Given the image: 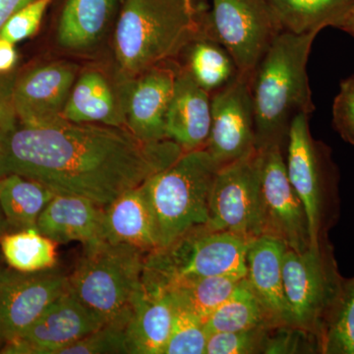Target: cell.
<instances>
[{
  "label": "cell",
  "instance_id": "obj_21",
  "mask_svg": "<svg viewBox=\"0 0 354 354\" xmlns=\"http://www.w3.org/2000/svg\"><path fill=\"white\" fill-rule=\"evenodd\" d=\"M62 118L70 122L127 128L120 87L114 88L100 70L83 71L70 92Z\"/></svg>",
  "mask_w": 354,
  "mask_h": 354
},
{
  "label": "cell",
  "instance_id": "obj_28",
  "mask_svg": "<svg viewBox=\"0 0 354 354\" xmlns=\"http://www.w3.org/2000/svg\"><path fill=\"white\" fill-rule=\"evenodd\" d=\"M57 245L37 227L7 232L0 239V250L7 266L21 272H43L57 267Z\"/></svg>",
  "mask_w": 354,
  "mask_h": 354
},
{
  "label": "cell",
  "instance_id": "obj_1",
  "mask_svg": "<svg viewBox=\"0 0 354 354\" xmlns=\"http://www.w3.org/2000/svg\"><path fill=\"white\" fill-rule=\"evenodd\" d=\"M183 153L171 140L143 142L125 127L64 118L39 125L17 121L4 138L2 176L20 174L104 208Z\"/></svg>",
  "mask_w": 354,
  "mask_h": 354
},
{
  "label": "cell",
  "instance_id": "obj_43",
  "mask_svg": "<svg viewBox=\"0 0 354 354\" xmlns=\"http://www.w3.org/2000/svg\"><path fill=\"white\" fill-rule=\"evenodd\" d=\"M2 346H3V344H2V342H1V341H0V349H1V348H2Z\"/></svg>",
  "mask_w": 354,
  "mask_h": 354
},
{
  "label": "cell",
  "instance_id": "obj_2",
  "mask_svg": "<svg viewBox=\"0 0 354 354\" xmlns=\"http://www.w3.org/2000/svg\"><path fill=\"white\" fill-rule=\"evenodd\" d=\"M318 34L279 32L251 73L256 148H286L293 118L315 111L307 62Z\"/></svg>",
  "mask_w": 354,
  "mask_h": 354
},
{
  "label": "cell",
  "instance_id": "obj_20",
  "mask_svg": "<svg viewBox=\"0 0 354 354\" xmlns=\"http://www.w3.org/2000/svg\"><path fill=\"white\" fill-rule=\"evenodd\" d=\"M176 311L169 292L147 288L141 283L127 326L128 354H162Z\"/></svg>",
  "mask_w": 354,
  "mask_h": 354
},
{
  "label": "cell",
  "instance_id": "obj_36",
  "mask_svg": "<svg viewBox=\"0 0 354 354\" xmlns=\"http://www.w3.org/2000/svg\"><path fill=\"white\" fill-rule=\"evenodd\" d=\"M14 80L6 75H0V118L17 120L12 106V88Z\"/></svg>",
  "mask_w": 354,
  "mask_h": 354
},
{
  "label": "cell",
  "instance_id": "obj_8",
  "mask_svg": "<svg viewBox=\"0 0 354 354\" xmlns=\"http://www.w3.org/2000/svg\"><path fill=\"white\" fill-rule=\"evenodd\" d=\"M283 279L290 327L311 335L318 346L346 279L339 274L327 237L304 252L286 249Z\"/></svg>",
  "mask_w": 354,
  "mask_h": 354
},
{
  "label": "cell",
  "instance_id": "obj_41",
  "mask_svg": "<svg viewBox=\"0 0 354 354\" xmlns=\"http://www.w3.org/2000/svg\"><path fill=\"white\" fill-rule=\"evenodd\" d=\"M9 227L7 225V221L6 220V216L3 215V212H2L1 207H0V239H2L4 234H6L8 232Z\"/></svg>",
  "mask_w": 354,
  "mask_h": 354
},
{
  "label": "cell",
  "instance_id": "obj_23",
  "mask_svg": "<svg viewBox=\"0 0 354 354\" xmlns=\"http://www.w3.org/2000/svg\"><path fill=\"white\" fill-rule=\"evenodd\" d=\"M120 0H66L57 39L60 48L74 53H88L106 38L118 12Z\"/></svg>",
  "mask_w": 354,
  "mask_h": 354
},
{
  "label": "cell",
  "instance_id": "obj_37",
  "mask_svg": "<svg viewBox=\"0 0 354 354\" xmlns=\"http://www.w3.org/2000/svg\"><path fill=\"white\" fill-rule=\"evenodd\" d=\"M18 55L15 44L0 38V75H6L17 64Z\"/></svg>",
  "mask_w": 354,
  "mask_h": 354
},
{
  "label": "cell",
  "instance_id": "obj_5",
  "mask_svg": "<svg viewBox=\"0 0 354 354\" xmlns=\"http://www.w3.org/2000/svg\"><path fill=\"white\" fill-rule=\"evenodd\" d=\"M248 242L239 235L201 225L146 255L142 285L164 290L181 279L246 276Z\"/></svg>",
  "mask_w": 354,
  "mask_h": 354
},
{
  "label": "cell",
  "instance_id": "obj_9",
  "mask_svg": "<svg viewBox=\"0 0 354 354\" xmlns=\"http://www.w3.org/2000/svg\"><path fill=\"white\" fill-rule=\"evenodd\" d=\"M205 31L230 53L239 73L251 74L281 30L263 0H213Z\"/></svg>",
  "mask_w": 354,
  "mask_h": 354
},
{
  "label": "cell",
  "instance_id": "obj_34",
  "mask_svg": "<svg viewBox=\"0 0 354 354\" xmlns=\"http://www.w3.org/2000/svg\"><path fill=\"white\" fill-rule=\"evenodd\" d=\"M51 1L53 0H35L16 11L0 29V38L13 44L31 38L38 32Z\"/></svg>",
  "mask_w": 354,
  "mask_h": 354
},
{
  "label": "cell",
  "instance_id": "obj_13",
  "mask_svg": "<svg viewBox=\"0 0 354 354\" xmlns=\"http://www.w3.org/2000/svg\"><path fill=\"white\" fill-rule=\"evenodd\" d=\"M67 290L68 276L55 268L38 272L0 268L2 344L18 339L53 300Z\"/></svg>",
  "mask_w": 354,
  "mask_h": 354
},
{
  "label": "cell",
  "instance_id": "obj_27",
  "mask_svg": "<svg viewBox=\"0 0 354 354\" xmlns=\"http://www.w3.org/2000/svg\"><path fill=\"white\" fill-rule=\"evenodd\" d=\"M241 279L232 276L181 279L164 290L169 292L178 308L189 312L204 323L232 295Z\"/></svg>",
  "mask_w": 354,
  "mask_h": 354
},
{
  "label": "cell",
  "instance_id": "obj_38",
  "mask_svg": "<svg viewBox=\"0 0 354 354\" xmlns=\"http://www.w3.org/2000/svg\"><path fill=\"white\" fill-rule=\"evenodd\" d=\"M35 0H0V29L11 15Z\"/></svg>",
  "mask_w": 354,
  "mask_h": 354
},
{
  "label": "cell",
  "instance_id": "obj_15",
  "mask_svg": "<svg viewBox=\"0 0 354 354\" xmlns=\"http://www.w3.org/2000/svg\"><path fill=\"white\" fill-rule=\"evenodd\" d=\"M180 67L174 60L149 69L120 85L127 128L143 142H158L165 136V115Z\"/></svg>",
  "mask_w": 354,
  "mask_h": 354
},
{
  "label": "cell",
  "instance_id": "obj_35",
  "mask_svg": "<svg viewBox=\"0 0 354 354\" xmlns=\"http://www.w3.org/2000/svg\"><path fill=\"white\" fill-rule=\"evenodd\" d=\"M333 127L344 141L354 146V75L339 85L333 104Z\"/></svg>",
  "mask_w": 354,
  "mask_h": 354
},
{
  "label": "cell",
  "instance_id": "obj_22",
  "mask_svg": "<svg viewBox=\"0 0 354 354\" xmlns=\"http://www.w3.org/2000/svg\"><path fill=\"white\" fill-rule=\"evenodd\" d=\"M104 237L111 243L134 247L146 254L157 250L155 218L142 185L104 207Z\"/></svg>",
  "mask_w": 354,
  "mask_h": 354
},
{
  "label": "cell",
  "instance_id": "obj_12",
  "mask_svg": "<svg viewBox=\"0 0 354 354\" xmlns=\"http://www.w3.org/2000/svg\"><path fill=\"white\" fill-rule=\"evenodd\" d=\"M250 75L239 73L211 95V128L205 149L220 169L257 150Z\"/></svg>",
  "mask_w": 354,
  "mask_h": 354
},
{
  "label": "cell",
  "instance_id": "obj_39",
  "mask_svg": "<svg viewBox=\"0 0 354 354\" xmlns=\"http://www.w3.org/2000/svg\"><path fill=\"white\" fill-rule=\"evenodd\" d=\"M17 123V120H6L0 118V177H2V158H3L4 138L6 133Z\"/></svg>",
  "mask_w": 354,
  "mask_h": 354
},
{
  "label": "cell",
  "instance_id": "obj_33",
  "mask_svg": "<svg viewBox=\"0 0 354 354\" xmlns=\"http://www.w3.org/2000/svg\"><path fill=\"white\" fill-rule=\"evenodd\" d=\"M270 329V327H258L237 332L209 334L205 354L265 353Z\"/></svg>",
  "mask_w": 354,
  "mask_h": 354
},
{
  "label": "cell",
  "instance_id": "obj_29",
  "mask_svg": "<svg viewBox=\"0 0 354 354\" xmlns=\"http://www.w3.org/2000/svg\"><path fill=\"white\" fill-rule=\"evenodd\" d=\"M208 335L220 332H237L258 327H271L262 305L254 295L245 278L206 319Z\"/></svg>",
  "mask_w": 354,
  "mask_h": 354
},
{
  "label": "cell",
  "instance_id": "obj_19",
  "mask_svg": "<svg viewBox=\"0 0 354 354\" xmlns=\"http://www.w3.org/2000/svg\"><path fill=\"white\" fill-rule=\"evenodd\" d=\"M37 230L57 244L104 241V208L85 197L55 194L39 215Z\"/></svg>",
  "mask_w": 354,
  "mask_h": 354
},
{
  "label": "cell",
  "instance_id": "obj_4",
  "mask_svg": "<svg viewBox=\"0 0 354 354\" xmlns=\"http://www.w3.org/2000/svg\"><path fill=\"white\" fill-rule=\"evenodd\" d=\"M218 169L206 149H200L183 153L142 184L155 218L158 249L209 223V196Z\"/></svg>",
  "mask_w": 354,
  "mask_h": 354
},
{
  "label": "cell",
  "instance_id": "obj_3",
  "mask_svg": "<svg viewBox=\"0 0 354 354\" xmlns=\"http://www.w3.org/2000/svg\"><path fill=\"white\" fill-rule=\"evenodd\" d=\"M183 0H123L113 32L118 82L174 60L204 30Z\"/></svg>",
  "mask_w": 354,
  "mask_h": 354
},
{
  "label": "cell",
  "instance_id": "obj_10",
  "mask_svg": "<svg viewBox=\"0 0 354 354\" xmlns=\"http://www.w3.org/2000/svg\"><path fill=\"white\" fill-rule=\"evenodd\" d=\"M207 227L247 241L262 235L259 150L221 167L209 196Z\"/></svg>",
  "mask_w": 354,
  "mask_h": 354
},
{
  "label": "cell",
  "instance_id": "obj_18",
  "mask_svg": "<svg viewBox=\"0 0 354 354\" xmlns=\"http://www.w3.org/2000/svg\"><path fill=\"white\" fill-rule=\"evenodd\" d=\"M211 120V95L180 67L165 115V136L180 147L183 153L204 149Z\"/></svg>",
  "mask_w": 354,
  "mask_h": 354
},
{
  "label": "cell",
  "instance_id": "obj_42",
  "mask_svg": "<svg viewBox=\"0 0 354 354\" xmlns=\"http://www.w3.org/2000/svg\"><path fill=\"white\" fill-rule=\"evenodd\" d=\"M184 4H185L186 8L188 9L190 13L197 14L195 10L194 6H193L192 0H183Z\"/></svg>",
  "mask_w": 354,
  "mask_h": 354
},
{
  "label": "cell",
  "instance_id": "obj_26",
  "mask_svg": "<svg viewBox=\"0 0 354 354\" xmlns=\"http://www.w3.org/2000/svg\"><path fill=\"white\" fill-rule=\"evenodd\" d=\"M183 51L187 57V64L183 68L209 95L227 86L239 74L234 58L207 34L205 28Z\"/></svg>",
  "mask_w": 354,
  "mask_h": 354
},
{
  "label": "cell",
  "instance_id": "obj_25",
  "mask_svg": "<svg viewBox=\"0 0 354 354\" xmlns=\"http://www.w3.org/2000/svg\"><path fill=\"white\" fill-rule=\"evenodd\" d=\"M55 194L44 184L20 174L0 177V207L13 232L37 227L39 215Z\"/></svg>",
  "mask_w": 354,
  "mask_h": 354
},
{
  "label": "cell",
  "instance_id": "obj_32",
  "mask_svg": "<svg viewBox=\"0 0 354 354\" xmlns=\"http://www.w3.org/2000/svg\"><path fill=\"white\" fill-rule=\"evenodd\" d=\"M208 335L199 318L176 306L171 335L162 354H205Z\"/></svg>",
  "mask_w": 354,
  "mask_h": 354
},
{
  "label": "cell",
  "instance_id": "obj_7",
  "mask_svg": "<svg viewBox=\"0 0 354 354\" xmlns=\"http://www.w3.org/2000/svg\"><path fill=\"white\" fill-rule=\"evenodd\" d=\"M286 171L304 204L311 247H318L337 215V171L330 151L312 137L309 115L293 118L286 143Z\"/></svg>",
  "mask_w": 354,
  "mask_h": 354
},
{
  "label": "cell",
  "instance_id": "obj_17",
  "mask_svg": "<svg viewBox=\"0 0 354 354\" xmlns=\"http://www.w3.org/2000/svg\"><path fill=\"white\" fill-rule=\"evenodd\" d=\"M286 249L283 241L269 235L256 237L247 245L245 279L272 328L290 327L283 279Z\"/></svg>",
  "mask_w": 354,
  "mask_h": 354
},
{
  "label": "cell",
  "instance_id": "obj_11",
  "mask_svg": "<svg viewBox=\"0 0 354 354\" xmlns=\"http://www.w3.org/2000/svg\"><path fill=\"white\" fill-rule=\"evenodd\" d=\"M258 150L262 235L283 241L295 252H304L311 246L308 221L304 204L288 179L285 148L274 144Z\"/></svg>",
  "mask_w": 354,
  "mask_h": 354
},
{
  "label": "cell",
  "instance_id": "obj_24",
  "mask_svg": "<svg viewBox=\"0 0 354 354\" xmlns=\"http://www.w3.org/2000/svg\"><path fill=\"white\" fill-rule=\"evenodd\" d=\"M281 32H319L324 28L341 29L354 0H263Z\"/></svg>",
  "mask_w": 354,
  "mask_h": 354
},
{
  "label": "cell",
  "instance_id": "obj_14",
  "mask_svg": "<svg viewBox=\"0 0 354 354\" xmlns=\"http://www.w3.org/2000/svg\"><path fill=\"white\" fill-rule=\"evenodd\" d=\"M104 323L68 290L53 300L18 339L3 344L0 353L55 354Z\"/></svg>",
  "mask_w": 354,
  "mask_h": 354
},
{
  "label": "cell",
  "instance_id": "obj_31",
  "mask_svg": "<svg viewBox=\"0 0 354 354\" xmlns=\"http://www.w3.org/2000/svg\"><path fill=\"white\" fill-rule=\"evenodd\" d=\"M130 315L131 308L55 354H128L127 326Z\"/></svg>",
  "mask_w": 354,
  "mask_h": 354
},
{
  "label": "cell",
  "instance_id": "obj_16",
  "mask_svg": "<svg viewBox=\"0 0 354 354\" xmlns=\"http://www.w3.org/2000/svg\"><path fill=\"white\" fill-rule=\"evenodd\" d=\"M79 68L57 62L30 70L14 80L12 106L18 122L39 125L60 120Z\"/></svg>",
  "mask_w": 354,
  "mask_h": 354
},
{
  "label": "cell",
  "instance_id": "obj_40",
  "mask_svg": "<svg viewBox=\"0 0 354 354\" xmlns=\"http://www.w3.org/2000/svg\"><path fill=\"white\" fill-rule=\"evenodd\" d=\"M341 30L348 32V34L354 38V4L353 8L349 11L348 16H346L344 24L342 25Z\"/></svg>",
  "mask_w": 354,
  "mask_h": 354
},
{
  "label": "cell",
  "instance_id": "obj_6",
  "mask_svg": "<svg viewBox=\"0 0 354 354\" xmlns=\"http://www.w3.org/2000/svg\"><path fill=\"white\" fill-rule=\"evenodd\" d=\"M147 254L106 241L84 246L68 290L104 322L127 313L139 290Z\"/></svg>",
  "mask_w": 354,
  "mask_h": 354
},
{
  "label": "cell",
  "instance_id": "obj_30",
  "mask_svg": "<svg viewBox=\"0 0 354 354\" xmlns=\"http://www.w3.org/2000/svg\"><path fill=\"white\" fill-rule=\"evenodd\" d=\"M318 353L354 354V277L344 279L319 341Z\"/></svg>",
  "mask_w": 354,
  "mask_h": 354
}]
</instances>
